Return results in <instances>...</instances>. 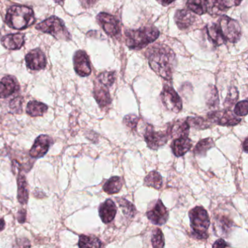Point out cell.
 Returning <instances> with one entry per match:
<instances>
[{"label":"cell","mask_w":248,"mask_h":248,"mask_svg":"<svg viewBox=\"0 0 248 248\" xmlns=\"http://www.w3.org/2000/svg\"><path fill=\"white\" fill-rule=\"evenodd\" d=\"M146 216L154 224L162 226L166 223L169 217V213L162 202L159 200L155 206L147 212Z\"/></svg>","instance_id":"obj_11"},{"label":"cell","mask_w":248,"mask_h":248,"mask_svg":"<svg viewBox=\"0 0 248 248\" xmlns=\"http://www.w3.org/2000/svg\"><path fill=\"white\" fill-rule=\"evenodd\" d=\"M97 80L103 85H105V86L110 88V87L112 86L113 84L115 82V72H103L98 77Z\"/></svg>","instance_id":"obj_35"},{"label":"cell","mask_w":248,"mask_h":248,"mask_svg":"<svg viewBox=\"0 0 248 248\" xmlns=\"http://www.w3.org/2000/svg\"><path fill=\"white\" fill-rule=\"evenodd\" d=\"M243 150L245 153H248V138L245 139L243 142Z\"/></svg>","instance_id":"obj_45"},{"label":"cell","mask_w":248,"mask_h":248,"mask_svg":"<svg viewBox=\"0 0 248 248\" xmlns=\"http://www.w3.org/2000/svg\"><path fill=\"white\" fill-rule=\"evenodd\" d=\"M5 21L11 28L23 30L35 23V16L34 11L30 7L14 5L8 9Z\"/></svg>","instance_id":"obj_2"},{"label":"cell","mask_w":248,"mask_h":248,"mask_svg":"<svg viewBox=\"0 0 248 248\" xmlns=\"http://www.w3.org/2000/svg\"><path fill=\"white\" fill-rule=\"evenodd\" d=\"M56 2H62V1H63V0H55Z\"/></svg>","instance_id":"obj_46"},{"label":"cell","mask_w":248,"mask_h":248,"mask_svg":"<svg viewBox=\"0 0 248 248\" xmlns=\"http://www.w3.org/2000/svg\"><path fill=\"white\" fill-rule=\"evenodd\" d=\"M74 67L78 75L82 78L91 74V66L89 58L83 50H78L74 56Z\"/></svg>","instance_id":"obj_12"},{"label":"cell","mask_w":248,"mask_h":248,"mask_svg":"<svg viewBox=\"0 0 248 248\" xmlns=\"http://www.w3.org/2000/svg\"><path fill=\"white\" fill-rule=\"evenodd\" d=\"M160 96L167 109L175 113H179L182 110V100L170 85H165Z\"/></svg>","instance_id":"obj_7"},{"label":"cell","mask_w":248,"mask_h":248,"mask_svg":"<svg viewBox=\"0 0 248 248\" xmlns=\"http://www.w3.org/2000/svg\"><path fill=\"white\" fill-rule=\"evenodd\" d=\"M47 106L38 101H30L27 107V113L31 117H40L47 111Z\"/></svg>","instance_id":"obj_26"},{"label":"cell","mask_w":248,"mask_h":248,"mask_svg":"<svg viewBox=\"0 0 248 248\" xmlns=\"http://www.w3.org/2000/svg\"><path fill=\"white\" fill-rule=\"evenodd\" d=\"M144 185L159 190L162 186V178L159 172L152 171L144 178Z\"/></svg>","instance_id":"obj_28"},{"label":"cell","mask_w":248,"mask_h":248,"mask_svg":"<svg viewBox=\"0 0 248 248\" xmlns=\"http://www.w3.org/2000/svg\"><path fill=\"white\" fill-rule=\"evenodd\" d=\"M248 102L247 100L237 103L235 106L233 112L236 116H246L248 114Z\"/></svg>","instance_id":"obj_36"},{"label":"cell","mask_w":248,"mask_h":248,"mask_svg":"<svg viewBox=\"0 0 248 248\" xmlns=\"http://www.w3.org/2000/svg\"><path fill=\"white\" fill-rule=\"evenodd\" d=\"M26 64L31 70L40 71L44 69L47 65L46 55L40 48L34 49L26 56Z\"/></svg>","instance_id":"obj_13"},{"label":"cell","mask_w":248,"mask_h":248,"mask_svg":"<svg viewBox=\"0 0 248 248\" xmlns=\"http://www.w3.org/2000/svg\"><path fill=\"white\" fill-rule=\"evenodd\" d=\"M94 98L101 108H107L111 104V98L108 87L101 84L98 80L94 86Z\"/></svg>","instance_id":"obj_16"},{"label":"cell","mask_w":248,"mask_h":248,"mask_svg":"<svg viewBox=\"0 0 248 248\" xmlns=\"http://www.w3.org/2000/svg\"><path fill=\"white\" fill-rule=\"evenodd\" d=\"M149 65L154 72L165 80H171L175 66V55L165 45L152 46L147 51Z\"/></svg>","instance_id":"obj_1"},{"label":"cell","mask_w":248,"mask_h":248,"mask_svg":"<svg viewBox=\"0 0 248 248\" xmlns=\"http://www.w3.org/2000/svg\"><path fill=\"white\" fill-rule=\"evenodd\" d=\"M5 227V222L2 217H0V232L3 230Z\"/></svg>","instance_id":"obj_44"},{"label":"cell","mask_w":248,"mask_h":248,"mask_svg":"<svg viewBox=\"0 0 248 248\" xmlns=\"http://www.w3.org/2000/svg\"><path fill=\"white\" fill-rule=\"evenodd\" d=\"M190 126L186 120H178L168 126L167 133L169 138L186 137L189 134Z\"/></svg>","instance_id":"obj_18"},{"label":"cell","mask_w":248,"mask_h":248,"mask_svg":"<svg viewBox=\"0 0 248 248\" xmlns=\"http://www.w3.org/2000/svg\"><path fill=\"white\" fill-rule=\"evenodd\" d=\"M18 220L20 222V223H24L26 220V210H21L19 212H18Z\"/></svg>","instance_id":"obj_41"},{"label":"cell","mask_w":248,"mask_h":248,"mask_svg":"<svg viewBox=\"0 0 248 248\" xmlns=\"http://www.w3.org/2000/svg\"><path fill=\"white\" fill-rule=\"evenodd\" d=\"M230 245H228L227 242H225L223 239H218L213 244V248H226Z\"/></svg>","instance_id":"obj_40"},{"label":"cell","mask_w":248,"mask_h":248,"mask_svg":"<svg viewBox=\"0 0 248 248\" xmlns=\"http://www.w3.org/2000/svg\"><path fill=\"white\" fill-rule=\"evenodd\" d=\"M159 31L153 27L125 31L126 45L132 50H141L157 40Z\"/></svg>","instance_id":"obj_3"},{"label":"cell","mask_w":248,"mask_h":248,"mask_svg":"<svg viewBox=\"0 0 248 248\" xmlns=\"http://www.w3.org/2000/svg\"><path fill=\"white\" fill-rule=\"evenodd\" d=\"M224 6L227 9L233 6H238L242 2V0H221Z\"/></svg>","instance_id":"obj_39"},{"label":"cell","mask_w":248,"mask_h":248,"mask_svg":"<svg viewBox=\"0 0 248 248\" xmlns=\"http://www.w3.org/2000/svg\"><path fill=\"white\" fill-rule=\"evenodd\" d=\"M218 24L226 42L235 43L239 41L242 31L237 21L228 16H223L218 21Z\"/></svg>","instance_id":"obj_6"},{"label":"cell","mask_w":248,"mask_h":248,"mask_svg":"<svg viewBox=\"0 0 248 248\" xmlns=\"http://www.w3.org/2000/svg\"><path fill=\"white\" fill-rule=\"evenodd\" d=\"M206 102L209 107H216L219 104L218 94L216 87L210 86L207 93Z\"/></svg>","instance_id":"obj_33"},{"label":"cell","mask_w":248,"mask_h":248,"mask_svg":"<svg viewBox=\"0 0 248 248\" xmlns=\"http://www.w3.org/2000/svg\"><path fill=\"white\" fill-rule=\"evenodd\" d=\"M78 246L79 248H101L102 247V242L96 236L81 235Z\"/></svg>","instance_id":"obj_29"},{"label":"cell","mask_w":248,"mask_h":248,"mask_svg":"<svg viewBox=\"0 0 248 248\" xmlns=\"http://www.w3.org/2000/svg\"><path fill=\"white\" fill-rule=\"evenodd\" d=\"M192 147V141L191 139L186 137L177 138L171 144L172 152L175 156H184Z\"/></svg>","instance_id":"obj_20"},{"label":"cell","mask_w":248,"mask_h":248,"mask_svg":"<svg viewBox=\"0 0 248 248\" xmlns=\"http://www.w3.org/2000/svg\"><path fill=\"white\" fill-rule=\"evenodd\" d=\"M96 19L107 35L116 37L120 34L121 31L120 21L115 17L107 13H101L97 16Z\"/></svg>","instance_id":"obj_10"},{"label":"cell","mask_w":248,"mask_h":248,"mask_svg":"<svg viewBox=\"0 0 248 248\" xmlns=\"http://www.w3.org/2000/svg\"><path fill=\"white\" fill-rule=\"evenodd\" d=\"M21 105H22V98H16L11 101L10 107H11L13 112L18 113L21 111Z\"/></svg>","instance_id":"obj_38"},{"label":"cell","mask_w":248,"mask_h":248,"mask_svg":"<svg viewBox=\"0 0 248 248\" xmlns=\"http://www.w3.org/2000/svg\"><path fill=\"white\" fill-rule=\"evenodd\" d=\"M152 247L155 248H162L165 247V237L159 228L154 229L152 232Z\"/></svg>","instance_id":"obj_32"},{"label":"cell","mask_w":248,"mask_h":248,"mask_svg":"<svg viewBox=\"0 0 248 248\" xmlns=\"http://www.w3.org/2000/svg\"><path fill=\"white\" fill-rule=\"evenodd\" d=\"M208 3L209 0H188L186 7L191 12L201 16L207 13Z\"/></svg>","instance_id":"obj_23"},{"label":"cell","mask_w":248,"mask_h":248,"mask_svg":"<svg viewBox=\"0 0 248 248\" xmlns=\"http://www.w3.org/2000/svg\"><path fill=\"white\" fill-rule=\"evenodd\" d=\"M118 204L121 207L123 214L129 218H133L136 214V207L124 199H117Z\"/></svg>","instance_id":"obj_31"},{"label":"cell","mask_w":248,"mask_h":248,"mask_svg":"<svg viewBox=\"0 0 248 248\" xmlns=\"http://www.w3.org/2000/svg\"><path fill=\"white\" fill-rule=\"evenodd\" d=\"M156 1L163 6H168V5H170L171 3L175 2V0H156Z\"/></svg>","instance_id":"obj_43"},{"label":"cell","mask_w":248,"mask_h":248,"mask_svg":"<svg viewBox=\"0 0 248 248\" xmlns=\"http://www.w3.org/2000/svg\"><path fill=\"white\" fill-rule=\"evenodd\" d=\"M20 86L16 78L5 76L0 79V98H6L19 91Z\"/></svg>","instance_id":"obj_15"},{"label":"cell","mask_w":248,"mask_h":248,"mask_svg":"<svg viewBox=\"0 0 248 248\" xmlns=\"http://www.w3.org/2000/svg\"><path fill=\"white\" fill-rule=\"evenodd\" d=\"M18 200L20 203L24 204L29 200V188L26 177L20 174L18 178Z\"/></svg>","instance_id":"obj_24"},{"label":"cell","mask_w":248,"mask_h":248,"mask_svg":"<svg viewBox=\"0 0 248 248\" xmlns=\"http://www.w3.org/2000/svg\"><path fill=\"white\" fill-rule=\"evenodd\" d=\"M36 29L39 31L51 34L57 40L66 41L71 40L70 33L66 29L64 23L56 16H51L47 18L36 26Z\"/></svg>","instance_id":"obj_5"},{"label":"cell","mask_w":248,"mask_h":248,"mask_svg":"<svg viewBox=\"0 0 248 248\" xmlns=\"http://www.w3.org/2000/svg\"><path fill=\"white\" fill-rule=\"evenodd\" d=\"M191 222V236L197 239H205L208 238L209 226L210 224V217L207 210L202 207H195L189 211Z\"/></svg>","instance_id":"obj_4"},{"label":"cell","mask_w":248,"mask_h":248,"mask_svg":"<svg viewBox=\"0 0 248 248\" xmlns=\"http://www.w3.org/2000/svg\"><path fill=\"white\" fill-rule=\"evenodd\" d=\"M98 211L101 220L104 223H108L115 217L117 212V206L112 200H107L100 205Z\"/></svg>","instance_id":"obj_19"},{"label":"cell","mask_w":248,"mask_h":248,"mask_svg":"<svg viewBox=\"0 0 248 248\" xmlns=\"http://www.w3.org/2000/svg\"><path fill=\"white\" fill-rule=\"evenodd\" d=\"M123 188L122 178L119 176L111 177L103 186V190L108 194H117Z\"/></svg>","instance_id":"obj_25"},{"label":"cell","mask_w":248,"mask_h":248,"mask_svg":"<svg viewBox=\"0 0 248 248\" xmlns=\"http://www.w3.org/2000/svg\"><path fill=\"white\" fill-rule=\"evenodd\" d=\"M207 33L209 38L216 46H220L226 43V39L224 38L220 31L218 23L207 26Z\"/></svg>","instance_id":"obj_22"},{"label":"cell","mask_w":248,"mask_h":248,"mask_svg":"<svg viewBox=\"0 0 248 248\" xmlns=\"http://www.w3.org/2000/svg\"><path fill=\"white\" fill-rule=\"evenodd\" d=\"M197 17L187 10H179L177 11L175 15V21L180 30H187L192 27L197 21Z\"/></svg>","instance_id":"obj_17"},{"label":"cell","mask_w":248,"mask_h":248,"mask_svg":"<svg viewBox=\"0 0 248 248\" xmlns=\"http://www.w3.org/2000/svg\"><path fill=\"white\" fill-rule=\"evenodd\" d=\"M207 118L213 124H219L222 126H234L239 124L241 118L236 114H233L232 110L225 108L221 111H214L208 113Z\"/></svg>","instance_id":"obj_8"},{"label":"cell","mask_w":248,"mask_h":248,"mask_svg":"<svg viewBox=\"0 0 248 248\" xmlns=\"http://www.w3.org/2000/svg\"><path fill=\"white\" fill-rule=\"evenodd\" d=\"M53 142V139L47 135L39 136L30 150V156L33 158L43 157L48 152Z\"/></svg>","instance_id":"obj_14"},{"label":"cell","mask_w":248,"mask_h":248,"mask_svg":"<svg viewBox=\"0 0 248 248\" xmlns=\"http://www.w3.org/2000/svg\"><path fill=\"white\" fill-rule=\"evenodd\" d=\"M168 138L167 132L155 131L152 125H148L145 130V141L147 143L148 147L152 150H157L165 145Z\"/></svg>","instance_id":"obj_9"},{"label":"cell","mask_w":248,"mask_h":248,"mask_svg":"<svg viewBox=\"0 0 248 248\" xmlns=\"http://www.w3.org/2000/svg\"><path fill=\"white\" fill-rule=\"evenodd\" d=\"M81 2H82L84 6L89 8V7L92 6L93 4H95L97 2V0H81Z\"/></svg>","instance_id":"obj_42"},{"label":"cell","mask_w":248,"mask_h":248,"mask_svg":"<svg viewBox=\"0 0 248 248\" xmlns=\"http://www.w3.org/2000/svg\"><path fill=\"white\" fill-rule=\"evenodd\" d=\"M238 98H239V93H238L237 89L235 87H232L229 89L227 96L224 101V107H226V108L230 109V108L234 105Z\"/></svg>","instance_id":"obj_34"},{"label":"cell","mask_w":248,"mask_h":248,"mask_svg":"<svg viewBox=\"0 0 248 248\" xmlns=\"http://www.w3.org/2000/svg\"><path fill=\"white\" fill-rule=\"evenodd\" d=\"M123 122L127 127L131 130H134L139 123V117L137 116L133 115V114H130V115L126 116L124 117Z\"/></svg>","instance_id":"obj_37"},{"label":"cell","mask_w":248,"mask_h":248,"mask_svg":"<svg viewBox=\"0 0 248 248\" xmlns=\"http://www.w3.org/2000/svg\"><path fill=\"white\" fill-rule=\"evenodd\" d=\"M214 146V141L211 138L202 139L200 140L196 145L194 149V155L199 157L205 156L207 155V151L210 150L211 148Z\"/></svg>","instance_id":"obj_27"},{"label":"cell","mask_w":248,"mask_h":248,"mask_svg":"<svg viewBox=\"0 0 248 248\" xmlns=\"http://www.w3.org/2000/svg\"><path fill=\"white\" fill-rule=\"evenodd\" d=\"M186 120L190 127H193L199 130H204L214 125L208 119L201 117H188Z\"/></svg>","instance_id":"obj_30"},{"label":"cell","mask_w":248,"mask_h":248,"mask_svg":"<svg viewBox=\"0 0 248 248\" xmlns=\"http://www.w3.org/2000/svg\"><path fill=\"white\" fill-rule=\"evenodd\" d=\"M2 46L9 50H18L21 49L25 43V35L21 33L8 34L2 39Z\"/></svg>","instance_id":"obj_21"}]
</instances>
